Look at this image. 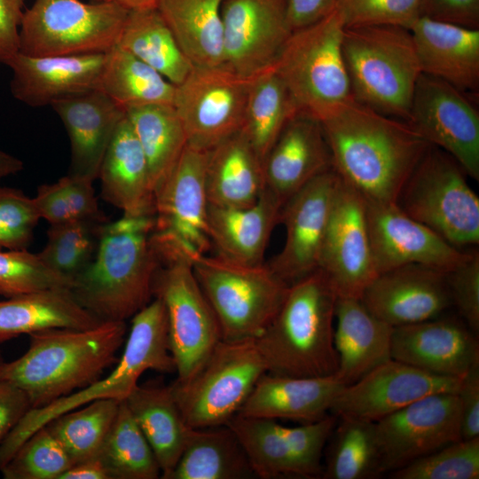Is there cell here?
<instances>
[{"mask_svg":"<svg viewBox=\"0 0 479 479\" xmlns=\"http://www.w3.org/2000/svg\"><path fill=\"white\" fill-rule=\"evenodd\" d=\"M319 122L333 169L366 201L396 203L431 145L407 122L381 114L355 98Z\"/></svg>","mask_w":479,"mask_h":479,"instance_id":"6da1fadb","label":"cell"},{"mask_svg":"<svg viewBox=\"0 0 479 479\" xmlns=\"http://www.w3.org/2000/svg\"><path fill=\"white\" fill-rule=\"evenodd\" d=\"M153 216L100 226L96 256L72 279L75 300L100 321L132 318L151 301L159 264Z\"/></svg>","mask_w":479,"mask_h":479,"instance_id":"7a4b0ae2","label":"cell"},{"mask_svg":"<svg viewBox=\"0 0 479 479\" xmlns=\"http://www.w3.org/2000/svg\"><path fill=\"white\" fill-rule=\"evenodd\" d=\"M126 332L123 321H102L31 334L27 351L4 363L0 380L22 389L32 408L43 406L98 380L118 360Z\"/></svg>","mask_w":479,"mask_h":479,"instance_id":"3957f363","label":"cell"},{"mask_svg":"<svg viewBox=\"0 0 479 479\" xmlns=\"http://www.w3.org/2000/svg\"><path fill=\"white\" fill-rule=\"evenodd\" d=\"M336 299L320 269L289 285L275 317L254 340L267 373L293 377L336 374Z\"/></svg>","mask_w":479,"mask_h":479,"instance_id":"277c9868","label":"cell"},{"mask_svg":"<svg viewBox=\"0 0 479 479\" xmlns=\"http://www.w3.org/2000/svg\"><path fill=\"white\" fill-rule=\"evenodd\" d=\"M131 319L124 350L113 371L82 389L27 411L0 444V469L33 433L52 419L96 400H125L147 370L176 372L163 302L154 298Z\"/></svg>","mask_w":479,"mask_h":479,"instance_id":"5b68a950","label":"cell"},{"mask_svg":"<svg viewBox=\"0 0 479 479\" xmlns=\"http://www.w3.org/2000/svg\"><path fill=\"white\" fill-rule=\"evenodd\" d=\"M342 51L354 98L407 122L422 74L411 31L398 26L344 28Z\"/></svg>","mask_w":479,"mask_h":479,"instance_id":"8992f818","label":"cell"},{"mask_svg":"<svg viewBox=\"0 0 479 479\" xmlns=\"http://www.w3.org/2000/svg\"><path fill=\"white\" fill-rule=\"evenodd\" d=\"M159 264L153 281V298L166 309L169 349L176 381L189 379L221 341L217 319L192 269V255L174 238L154 231Z\"/></svg>","mask_w":479,"mask_h":479,"instance_id":"52a82bcc","label":"cell"},{"mask_svg":"<svg viewBox=\"0 0 479 479\" xmlns=\"http://www.w3.org/2000/svg\"><path fill=\"white\" fill-rule=\"evenodd\" d=\"M196 279L220 328L221 340L258 338L281 306L289 285L268 264H245L221 255L192 257Z\"/></svg>","mask_w":479,"mask_h":479,"instance_id":"ba28073f","label":"cell"},{"mask_svg":"<svg viewBox=\"0 0 479 479\" xmlns=\"http://www.w3.org/2000/svg\"><path fill=\"white\" fill-rule=\"evenodd\" d=\"M344 28L334 8L294 31L273 66L301 111L318 121L354 98L342 51Z\"/></svg>","mask_w":479,"mask_h":479,"instance_id":"9c48e42d","label":"cell"},{"mask_svg":"<svg viewBox=\"0 0 479 479\" xmlns=\"http://www.w3.org/2000/svg\"><path fill=\"white\" fill-rule=\"evenodd\" d=\"M396 204L455 247L479 243V198L458 162L436 146L427 149Z\"/></svg>","mask_w":479,"mask_h":479,"instance_id":"30bf717a","label":"cell"},{"mask_svg":"<svg viewBox=\"0 0 479 479\" xmlns=\"http://www.w3.org/2000/svg\"><path fill=\"white\" fill-rule=\"evenodd\" d=\"M267 373L254 340H221L199 369L170 385L185 424L192 428L226 425Z\"/></svg>","mask_w":479,"mask_h":479,"instance_id":"8fae6325","label":"cell"},{"mask_svg":"<svg viewBox=\"0 0 479 479\" xmlns=\"http://www.w3.org/2000/svg\"><path fill=\"white\" fill-rule=\"evenodd\" d=\"M129 11L111 3L35 0L22 17L19 52L28 56L105 53L117 44Z\"/></svg>","mask_w":479,"mask_h":479,"instance_id":"7c38bea8","label":"cell"},{"mask_svg":"<svg viewBox=\"0 0 479 479\" xmlns=\"http://www.w3.org/2000/svg\"><path fill=\"white\" fill-rule=\"evenodd\" d=\"M252 79L224 66L193 67L176 86L172 104L187 145L209 151L241 130Z\"/></svg>","mask_w":479,"mask_h":479,"instance_id":"4fadbf2b","label":"cell"},{"mask_svg":"<svg viewBox=\"0 0 479 479\" xmlns=\"http://www.w3.org/2000/svg\"><path fill=\"white\" fill-rule=\"evenodd\" d=\"M407 122L429 145L479 180V113L467 94L436 77L421 74Z\"/></svg>","mask_w":479,"mask_h":479,"instance_id":"5bb4252c","label":"cell"},{"mask_svg":"<svg viewBox=\"0 0 479 479\" xmlns=\"http://www.w3.org/2000/svg\"><path fill=\"white\" fill-rule=\"evenodd\" d=\"M382 472H393L461 439L457 393L423 397L374 422Z\"/></svg>","mask_w":479,"mask_h":479,"instance_id":"9a60e30c","label":"cell"},{"mask_svg":"<svg viewBox=\"0 0 479 479\" xmlns=\"http://www.w3.org/2000/svg\"><path fill=\"white\" fill-rule=\"evenodd\" d=\"M319 269L329 279L337 297L360 299L378 275L368 231L366 201L340 177Z\"/></svg>","mask_w":479,"mask_h":479,"instance_id":"2e32d148","label":"cell"},{"mask_svg":"<svg viewBox=\"0 0 479 479\" xmlns=\"http://www.w3.org/2000/svg\"><path fill=\"white\" fill-rule=\"evenodd\" d=\"M224 66L251 78L272 67L292 35L285 0H224Z\"/></svg>","mask_w":479,"mask_h":479,"instance_id":"e0dca14e","label":"cell"},{"mask_svg":"<svg viewBox=\"0 0 479 479\" xmlns=\"http://www.w3.org/2000/svg\"><path fill=\"white\" fill-rule=\"evenodd\" d=\"M339 177L332 169L287 200L279 223L286 228L281 251L267 263L290 285L319 269L320 255Z\"/></svg>","mask_w":479,"mask_h":479,"instance_id":"ac0fdd59","label":"cell"},{"mask_svg":"<svg viewBox=\"0 0 479 479\" xmlns=\"http://www.w3.org/2000/svg\"><path fill=\"white\" fill-rule=\"evenodd\" d=\"M460 382L461 379L430 373L391 358L345 385L330 412L337 417L376 422L428 395L457 393Z\"/></svg>","mask_w":479,"mask_h":479,"instance_id":"d6986e66","label":"cell"},{"mask_svg":"<svg viewBox=\"0 0 479 479\" xmlns=\"http://www.w3.org/2000/svg\"><path fill=\"white\" fill-rule=\"evenodd\" d=\"M366 216L378 274L410 264L449 272L472 253L451 245L396 203L366 201Z\"/></svg>","mask_w":479,"mask_h":479,"instance_id":"ffe728a7","label":"cell"},{"mask_svg":"<svg viewBox=\"0 0 479 479\" xmlns=\"http://www.w3.org/2000/svg\"><path fill=\"white\" fill-rule=\"evenodd\" d=\"M208 151L186 145L155 195V232L176 239L195 256L206 255L208 198L206 168Z\"/></svg>","mask_w":479,"mask_h":479,"instance_id":"44dd1931","label":"cell"},{"mask_svg":"<svg viewBox=\"0 0 479 479\" xmlns=\"http://www.w3.org/2000/svg\"><path fill=\"white\" fill-rule=\"evenodd\" d=\"M360 300L393 327L440 317L452 305L447 272L417 264L379 273Z\"/></svg>","mask_w":479,"mask_h":479,"instance_id":"7402d4cb","label":"cell"},{"mask_svg":"<svg viewBox=\"0 0 479 479\" xmlns=\"http://www.w3.org/2000/svg\"><path fill=\"white\" fill-rule=\"evenodd\" d=\"M474 334L463 321L452 318L396 326L391 358L430 373L461 379L479 365Z\"/></svg>","mask_w":479,"mask_h":479,"instance_id":"603a6c76","label":"cell"},{"mask_svg":"<svg viewBox=\"0 0 479 479\" xmlns=\"http://www.w3.org/2000/svg\"><path fill=\"white\" fill-rule=\"evenodd\" d=\"M265 188L281 206L307 184L333 169L321 122L300 112L285 126L263 159Z\"/></svg>","mask_w":479,"mask_h":479,"instance_id":"cb8c5ba5","label":"cell"},{"mask_svg":"<svg viewBox=\"0 0 479 479\" xmlns=\"http://www.w3.org/2000/svg\"><path fill=\"white\" fill-rule=\"evenodd\" d=\"M105 53L28 56L17 52L6 64L12 71L11 92L33 107L100 90Z\"/></svg>","mask_w":479,"mask_h":479,"instance_id":"d4e9b609","label":"cell"},{"mask_svg":"<svg viewBox=\"0 0 479 479\" xmlns=\"http://www.w3.org/2000/svg\"><path fill=\"white\" fill-rule=\"evenodd\" d=\"M422 74L464 93L479 90V28L419 16L410 26Z\"/></svg>","mask_w":479,"mask_h":479,"instance_id":"484cf974","label":"cell"},{"mask_svg":"<svg viewBox=\"0 0 479 479\" xmlns=\"http://www.w3.org/2000/svg\"><path fill=\"white\" fill-rule=\"evenodd\" d=\"M51 106L62 121L70 140L68 174L94 181L125 110L101 90L59 99Z\"/></svg>","mask_w":479,"mask_h":479,"instance_id":"4316f807","label":"cell"},{"mask_svg":"<svg viewBox=\"0 0 479 479\" xmlns=\"http://www.w3.org/2000/svg\"><path fill=\"white\" fill-rule=\"evenodd\" d=\"M345 385L336 374L293 377L263 373L239 410V415L303 422L319 420Z\"/></svg>","mask_w":479,"mask_h":479,"instance_id":"83f0119b","label":"cell"},{"mask_svg":"<svg viewBox=\"0 0 479 479\" xmlns=\"http://www.w3.org/2000/svg\"><path fill=\"white\" fill-rule=\"evenodd\" d=\"M101 197L124 216H155V195L143 149L125 114L103 157Z\"/></svg>","mask_w":479,"mask_h":479,"instance_id":"f1b7e54d","label":"cell"},{"mask_svg":"<svg viewBox=\"0 0 479 479\" xmlns=\"http://www.w3.org/2000/svg\"><path fill=\"white\" fill-rule=\"evenodd\" d=\"M334 321L336 375L344 385L391 359L394 327L375 317L360 299L337 297Z\"/></svg>","mask_w":479,"mask_h":479,"instance_id":"f546056e","label":"cell"},{"mask_svg":"<svg viewBox=\"0 0 479 479\" xmlns=\"http://www.w3.org/2000/svg\"><path fill=\"white\" fill-rule=\"evenodd\" d=\"M281 204L266 188L245 208L209 204L208 235L218 254L245 264L263 263L271 232L279 224Z\"/></svg>","mask_w":479,"mask_h":479,"instance_id":"4dcf8cb0","label":"cell"},{"mask_svg":"<svg viewBox=\"0 0 479 479\" xmlns=\"http://www.w3.org/2000/svg\"><path fill=\"white\" fill-rule=\"evenodd\" d=\"M206 187L209 204L245 208L265 188L263 162L240 131L208 151Z\"/></svg>","mask_w":479,"mask_h":479,"instance_id":"1f68e13d","label":"cell"},{"mask_svg":"<svg viewBox=\"0 0 479 479\" xmlns=\"http://www.w3.org/2000/svg\"><path fill=\"white\" fill-rule=\"evenodd\" d=\"M101 322L69 288L43 289L0 301V342L53 328H90Z\"/></svg>","mask_w":479,"mask_h":479,"instance_id":"d6a6232c","label":"cell"},{"mask_svg":"<svg viewBox=\"0 0 479 479\" xmlns=\"http://www.w3.org/2000/svg\"><path fill=\"white\" fill-rule=\"evenodd\" d=\"M124 401L153 451L161 477L166 479L184 450L190 429L170 385H137Z\"/></svg>","mask_w":479,"mask_h":479,"instance_id":"836d02e7","label":"cell"},{"mask_svg":"<svg viewBox=\"0 0 479 479\" xmlns=\"http://www.w3.org/2000/svg\"><path fill=\"white\" fill-rule=\"evenodd\" d=\"M224 0H158L156 8L195 67L224 66Z\"/></svg>","mask_w":479,"mask_h":479,"instance_id":"e575fe53","label":"cell"},{"mask_svg":"<svg viewBox=\"0 0 479 479\" xmlns=\"http://www.w3.org/2000/svg\"><path fill=\"white\" fill-rule=\"evenodd\" d=\"M254 475L227 426L190 428L184 450L166 479H243Z\"/></svg>","mask_w":479,"mask_h":479,"instance_id":"d590c367","label":"cell"},{"mask_svg":"<svg viewBox=\"0 0 479 479\" xmlns=\"http://www.w3.org/2000/svg\"><path fill=\"white\" fill-rule=\"evenodd\" d=\"M117 45L176 86L194 67L156 7L130 10Z\"/></svg>","mask_w":479,"mask_h":479,"instance_id":"8d00e7d4","label":"cell"},{"mask_svg":"<svg viewBox=\"0 0 479 479\" xmlns=\"http://www.w3.org/2000/svg\"><path fill=\"white\" fill-rule=\"evenodd\" d=\"M100 90L126 112L146 106L172 105L176 85L116 44L105 52Z\"/></svg>","mask_w":479,"mask_h":479,"instance_id":"74e56055","label":"cell"},{"mask_svg":"<svg viewBox=\"0 0 479 479\" xmlns=\"http://www.w3.org/2000/svg\"><path fill=\"white\" fill-rule=\"evenodd\" d=\"M300 112L272 67L251 81L240 131L263 161L285 126Z\"/></svg>","mask_w":479,"mask_h":479,"instance_id":"f35d334b","label":"cell"},{"mask_svg":"<svg viewBox=\"0 0 479 479\" xmlns=\"http://www.w3.org/2000/svg\"><path fill=\"white\" fill-rule=\"evenodd\" d=\"M145 155L154 195L174 168L187 138L172 105H153L126 111Z\"/></svg>","mask_w":479,"mask_h":479,"instance_id":"ab89813d","label":"cell"},{"mask_svg":"<svg viewBox=\"0 0 479 479\" xmlns=\"http://www.w3.org/2000/svg\"><path fill=\"white\" fill-rule=\"evenodd\" d=\"M329 437L326 479H371L383 474L374 422L338 417Z\"/></svg>","mask_w":479,"mask_h":479,"instance_id":"60d3db41","label":"cell"},{"mask_svg":"<svg viewBox=\"0 0 479 479\" xmlns=\"http://www.w3.org/2000/svg\"><path fill=\"white\" fill-rule=\"evenodd\" d=\"M98 457L111 479H156L161 476L153 451L124 400L120 403Z\"/></svg>","mask_w":479,"mask_h":479,"instance_id":"b9f144b4","label":"cell"},{"mask_svg":"<svg viewBox=\"0 0 479 479\" xmlns=\"http://www.w3.org/2000/svg\"><path fill=\"white\" fill-rule=\"evenodd\" d=\"M226 425L239 440L254 475L262 479L301 477L281 425L274 420L236 414Z\"/></svg>","mask_w":479,"mask_h":479,"instance_id":"7bdbcfd3","label":"cell"},{"mask_svg":"<svg viewBox=\"0 0 479 479\" xmlns=\"http://www.w3.org/2000/svg\"><path fill=\"white\" fill-rule=\"evenodd\" d=\"M121 402L96 400L52 419L45 426L75 464L98 456Z\"/></svg>","mask_w":479,"mask_h":479,"instance_id":"ee69618b","label":"cell"},{"mask_svg":"<svg viewBox=\"0 0 479 479\" xmlns=\"http://www.w3.org/2000/svg\"><path fill=\"white\" fill-rule=\"evenodd\" d=\"M93 181L68 174L38 187L34 197L40 218L51 225L75 220L106 222L98 208Z\"/></svg>","mask_w":479,"mask_h":479,"instance_id":"f6af8a7d","label":"cell"},{"mask_svg":"<svg viewBox=\"0 0 479 479\" xmlns=\"http://www.w3.org/2000/svg\"><path fill=\"white\" fill-rule=\"evenodd\" d=\"M105 223L75 220L51 224L47 242L37 255L49 268L73 279L91 261Z\"/></svg>","mask_w":479,"mask_h":479,"instance_id":"bcb514c9","label":"cell"},{"mask_svg":"<svg viewBox=\"0 0 479 479\" xmlns=\"http://www.w3.org/2000/svg\"><path fill=\"white\" fill-rule=\"evenodd\" d=\"M73 462L43 426L33 433L1 469L4 479H59Z\"/></svg>","mask_w":479,"mask_h":479,"instance_id":"7dc6e473","label":"cell"},{"mask_svg":"<svg viewBox=\"0 0 479 479\" xmlns=\"http://www.w3.org/2000/svg\"><path fill=\"white\" fill-rule=\"evenodd\" d=\"M394 479H477L479 436L449 444L391 472Z\"/></svg>","mask_w":479,"mask_h":479,"instance_id":"c3c4849f","label":"cell"},{"mask_svg":"<svg viewBox=\"0 0 479 479\" xmlns=\"http://www.w3.org/2000/svg\"><path fill=\"white\" fill-rule=\"evenodd\" d=\"M71 286L70 278L49 268L37 254L0 249V294L5 297Z\"/></svg>","mask_w":479,"mask_h":479,"instance_id":"681fc988","label":"cell"},{"mask_svg":"<svg viewBox=\"0 0 479 479\" xmlns=\"http://www.w3.org/2000/svg\"><path fill=\"white\" fill-rule=\"evenodd\" d=\"M422 0H338L345 28L370 26L410 27L420 16Z\"/></svg>","mask_w":479,"mask_h":479,"instance_id":"f907efd6","label":"cell"},{"mask_svg":"<svg viewBox=\"0 0 479 479\" xmlns=\"http://www.w3.org/2000/svg\"><path fill=\"white\" fill-rule=\"evenodd\" d=\"M40 219L34 198L0 186V249H27Z\"/></svg>","mask_w":479,"mask_h":479,"instance_id":"816d5d0a","label":"cell"},{"mask_svg":"<svg viewBox=\"0 0 479 479\" xmlns=\"http://www.w3.org/2000/svg\"><path fill=\"white\" fill-rule=\"evenodd\" d=\"M337 416L325 417L304 422L298 427L281 426V433L287 442L299 468L300 476L313 478L322 475L321 458Z\"/></svg>","mask_w":479,"mask_h":479,"instance_id":"f5cc1de1","label":"cell"},{"mask_svg":"<svg viewBox=\"0 0 479 479\" xmlns=\"http://www.w3.org/2000/svg\"><path fill=\"white\" fill-rule=\"evenodd\" d=\"M447 281L453 304L463 322L473 333L479 330V253L470 256L447 272Z\"/></svg>","mask_w":479,"mask_h":479,"instance_id":"db71d44e","label":"cell"},{"mask_svg":"<svg viewBox=\"0 0 479 479\" xmlns=\"http://www.w3.org/2000/svg\"><path fill=\"white\" fill-rule=\"evenodd\" d=\"M420 16L479 28V0H422Z\"/></svg>","mask_w":479,"mask_h":479,"instance_id":"11a10c76","label":"cell"},{"mask_svg":"<svg viewBox=\"0 0 479 479\" xmlns=\"http://www.w3.org/2000/svg\"><path fill=\"white\" fill-rule=\"evenodd\" d=\"M460 405L461 439L479 436V365L463 378L457 392Z\"/></svg>","mask_w":479,"mask_h":479,"instance_id":"9f6ffc18","label":"cell"},{"mask_svg":"<svg viewBox=\"0 0 479 479\" xmlns=\"http://www.w3.org/2000/svg\"><path fill=\"white\" fill-rule=\"evenodd\" d=\"M25 0H0V64L19 52L20 27Z\"/></svg>","mask_w":479,"mask_h":479,"instance_id":"6f0895ef","label":"cell"},{"mask_svg":"<svg viewBox=\"0 0 479 479\" xmlns=\"http://www.w3.org/2000/svg\"><path fill=\"white\" fill-rule=\"evenodd\" d=\"M32 407L22 389L0 380V444Z\"/></svg>","mask_w":479,"mask_h":479,"instance_id":"680465c9","label":"cell"},{"mask_svg":"<svg viewBox=\"0 0 479 479\" xmlns=\"http://www.w3.org/2000/svg\"><path fill=\"white\" fill-rule=\"evenodd\" d=\"M338 0H285L287 20L291 30L309 27L327 16Z\"/></svg>","mask_w":479,"mask_h":479,"instance_id":"91938a15","label":"cell"},{"mask_svg":"<svg viewBox=\"0 0 479 479\" xmlns=\"http://www.w3.org/2000/svg\"><path fill=\"white\" fill-rule=\"evenodd\" d=\"M59 479H111L110 475L101 461L96 456L73 464L66 470Z\"/></svg>","mask_w":479,"mask_h":479,"instance_id":"94428289","label":"cell"},{"mask_svg":"<svg viewBox=\"0 0 479 479\" xmlns=\"http://www.w3.org/2000/svg\"><path fill=\"white\" fill-rule=\"evenodd\" d=\"M22 169V161L0 149V180Z\"/></svg>","mask_w":479,"mask_h":479,"instance_id":"6125c7cd","label":"cell"},{"mask_svg":"<svg viewBox=\"0 0 479 479\" xmlns=\"http://www.w3.org/2000/svg\"><path fill=\"white\" fill-rule=\"evenodd\" d=\"M92 2L119 4L128 10L156 7L158 0H90Z\"/></svg>","mask_w":479,"mask_h":479,"instance_id":"be15d7a7","label":"cell"},{"mask_svg":"<svg viewBox=\"0 0 479 479\" xmlns=\"http://www.w3.org/2000/svg\"><path fill=\"white\" fill-rule=\"evenodd\" d=\"M4 363L5 362H4V358H3L2 355H1V352H0V376H1V372H2V369H3V366H4Z\"/></svg>","mask_w":479,"mask_h":479,"instance_id":"e7e4bbea","label":"cell"}]
</instances>
